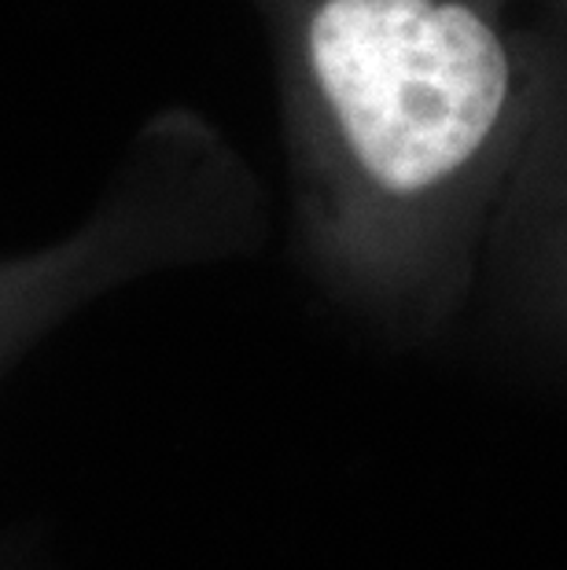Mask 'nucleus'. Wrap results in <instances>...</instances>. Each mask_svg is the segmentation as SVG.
Returning <instances> with one entry per match:
<instances>
[{"instance_id": "nucleus-1", "label": "nucleus", "mask_w": 567, "mask_h": 570, "mask_svg": "<svg viewBox=\"0 0 567 570\" xmlns=\"http://www.w3.org/2000/svg\"><path fill=\"white\" fill-rule=\"evenodd\" d=\"M303 59L350 169L380 203L442 196L487 159L516 63L472 0H317Z\"/></svg>"}]
</instances>
